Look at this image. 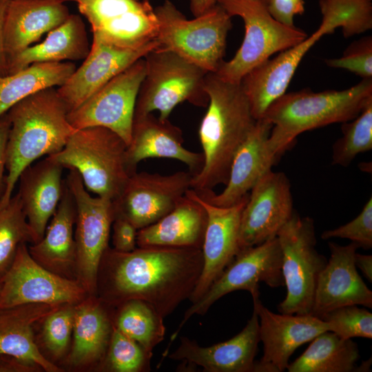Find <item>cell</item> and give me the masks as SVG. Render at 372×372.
Here are the masks:
<instances>
[{"label":"cell","mask_w":372,"mask_h":372,"mask_svg":"<svg viewBox=\"0 0 372 372\" xmlns=\"http://www.w3.org/2000/svg\"><path fill=\"white\" fill-rule=\"evenodd\" d=\"M207 223L205 208L187 192L168 214L138 230L137 247L201 249Z\"/></svg>","instance_id":"cell-29"},{"label":"cell","mask_w":372,"mask_h":372,"mask_svg":"<svg viewBox=\"0 0 372 372\" xmlns=\"http://www.w3.org/2000/svg\"><path fill=\"white\" fill-rule=\"evenodd\" d=\"M145 74V62L141 58L68 112L69 123L75 130L95 126L110 129L128 145L136 98Z\"/></svg>","instance_id":"cell-14"},{"label":"cell","mask_w":372,"mask_h":372,"mask_svg":"<svg viewBox=\"0 0 372 372\" xmlns=\"http://www.w3.org/2000/svg\"><path fill=\"white\" fill-rule=\"evenodd\" d=\"M63 169L61 165L47 156L27 167L19 178L18 194L35 242L43 236L61 198Z\"/></svg>","instance_id":"cell-26"},{"label":"cell","mask_w":372,"mask_h":372,"mask_svg":"<svg viewBox=\"0 0 372 372\" xmlns=\"http://www.w3.org/2000/svg\"><path fill=\"white\" fill-rule=\"evenodd\" d=\"M322 16H331L339 23L344 37L372 28V0H319Z\"/></svg>","instance_id":"cell-38"},{"label":"cell","mask_w":372,"mask_h":372,"mask_svg":"<svg viewBox=\"0 0 372 372\" xmlns=\"http://www.w3.org/2000/svg\"><path fill=\"white\" fill-rule=\"evenodd\" d=\"M203 265L201 249L136 247L130 252L108 247L102 258L97 293L114 307L139 299L164 318L189 299Z\"/></svg>","instance_id":"cell-1"},{"label":"cell","mask_w":372,"mask_h":372,"mask_svg":"<svg viewBox=\"0 0 372 372\" xmlns=\"http://www.w3.org/2000/svg\"><path fill=\"white\" fill-rule=\"evenodd\" d=\"M320 319L327 322L329 331L343 339L372 338V313L358 305L335 309Z\"/></svg>","instance_id":"cell-39"},{"label":"cell","mask_w":372,"mask_h":372,"mask_svg":"<svg viewBox=\"0 0 372 372\" xmlns=\"http://www.w3.org/2000/svg\"><path fill=\"white\" fill-rule=\"evenodd\" d=\"M10 123L7 112L0 117V199L5 189L7 143Z\"/></svg>","instance_id":"cell-45"},{"label":"cell","mask_w":372,"mask_h":372,"mask_svg":"<svg viewBox=\"0 0 372 372\" xmlns=\"http://www.w3.org/2000/svg\"><path fill=\"white\" fill-rule=\"evenodd\" d=\"M323 240L333 238H346L356 243L359 247L369 249L372 247V198L371 197L362 211L348 223L335 229L324 231Z\"/></svg>","instance_id":"cell-42"},{"label":"cell","mask_w":372,"mask_h":372,"mask_svg":"<svg viewBox=\"0 0 372 372\" xmlns=\"http://www.w3.org/2000/svg\"><path fill=\"white\" fill-rule=\"evenodd\" d=\"M75 220L74 200L64 180L61 198L43 236L28 247L30 256L37 263L70 279H76Z\"/></svg>","instance_id":"cell-28"},{"label":"cell","mask_w":372,"mask_h":372,"mask_svg":"<svg viewBox=\"0 0 372 372\" xmlns=\"http://www.w3.org/2000/svg\"><path fill=\"white\" fill-rule=\"evenodd\" d=\"M158 48L172 51L207 72L215 73L225 54L231 16L218 3L188 19L169 0L154 8Z\"/></svg>","instance_id":"cell-6"},{"label":"cell","mask_w":372,"mask_h":372,"mask_svg":"<svg viewBox=\"0 0 372 372\" xmlns=\"http://www.w3.org/2000/svg\"><path fill=\"white\" fill-rule=\"evenodd\" d=\"M93 37L130 49L158 45V23L149 0H75Z\"/></svg>","instance_id":"cell-13"},{"label":"cell","mask_w":372,"mask_h":372,"mask_svg":"<svg viewBox=\"0 0 372 372\" xmlns=\"http://www.w3.org/2000/svg\"><path fill=\"white\" fill-rule=\"evenodd\" d=\"M250 192L240 217V249L276 237L294 212L291 184L283 172L267 171Z\"/></svg>","instance_id":"cell-16"},{"label":"cell","mask_w":372,"mask_h":372,"mask_svg":"<svg viewBox=\"0 0 372 372\" xmlns=\"http://www.w3.org/2000/svg\"><path fill=\"white\" fill-rule=\"evenodd\" d=\"M127 147L111 130L88 127L76 130L61 151L48 157L77 172L87 191L113 200L130 176L125 162Z\"/></svg>","instance_id":"cell-5"},{"label":"cell","mask_w":372,"mask_h":372,"mask_svg":"<svg viewBox=\"0 0 372 372\" xmlns=\"http://www.w3.org/2000/svg\"><path fill=\"white\" fill-rule=\"evenodd\" d=\"M68 114L54 87L28 96L7 112L10 123L6 149L8 174L0 207L9 202L20 174L27 167L65 146L76 130L69 123Z\"/></svg>","instance_id":"cell-3"},{"label":"cell","mask_w":372,"mask_h":372,"mask_svg":"<svg viewBox=\"0 0 372 372\" xmlns=\"http://www.w3.org/2000/svg\"><path fill=\"white\" fill-rule=\"evenodd\" d=\"M74 200L76 220V279L89 296L97 294L99 271L108 247L114 219L112 200L92 196L77 172L70 170L65 180Z\"/></svg>","instance_id":"cell-11"},{"label":"cell","mask_w":372,"mask_h":372,"mask_svg":"<svg viewBox=\"0 0 372 372\" xmlns=\"http://www.w3.org/2000/svg\"><path fill=\"white\" fill-rule=\"evenodd\" d=\"M153 353L127 337L114 326L101 369L112 372H147Z\"/></svg>","instance_id":"cell-37"},{"label":"cell","mask_w":372,"mask_h":372,"mask_svg":"<svg viewBox=\"0 0 372 372\" xmlns=\"http://www.w3.org/2000/svg\"><path fill=\"white\" fill-rule=\"evenodd\" d=\"M331 68L349 70L362 79H372V37L352 42L341 56L325 60Z\"/></svg>","instance_id":"cell-41"},{"label":"cell","mask_w":372,"mask_h":372,"mask_svg":"<svg viewBox=\"0 0 372 372\" xmlns=\"http://www.w3.org/2000/svg\"><path fill=\"white\" fill-rule=\"evenodd\" d=\"M74 305L63 304L42 320V339L53 357L60 358L68 350L72 337Z\"/></svg>","instance_id":"cell-40"},{"label":"cell","mask_w":372,"mask_h":372,"mask_svg":"<svg viewBox=\"0 0 372 372\" xmlns=\"http://www.w3.org/2000/svg\"><path fill=\"white\" fill-rule=\"evenodd\" d=\"M371 100L372 79H362L343 90L315 92L304 89L285 92L267 107L262 116L273 125L268 147L278 156L301 133L351 121Z\"/></svg>","instance_id":"cell-4"},{"label":"cell","mask_w":372,"mask_h":372,"mask_svg":"<svg viewBox=\"0 0 372 372\" xmlns=\"http://www.w3.org/2000/svg\"><path fill=\"white\" fill-rule=\"evenodd\" d=\"M59 1H61L63 3H65V2H67V1H75V0H59Z\"/></svg>","instance_id":"cell-50"},{"label":"cell","mask_w":372,"mask_h":372,"mask_svg":"<svg viewBox=\"0 0 372 372\" xmlns=\"http://www.w3.org/2000/svg\"><path fill=\"white\" fill-rule=\"evenodd\" d=\"M11 0H0V75L7 74V63L3 50V30Z\"/></svg>","instance_id":"cell-46"},{"label":"cell","mask_w":372,"mask_h":372,"mask_svg":"<svg viewBox=\"0 0 372 372\" xmlns=\"http://www.w3.org/2000/svg\"><path fill=\"white\" fill-rule=\"evenodd\" d=\"M192 178L189 171L167 175L136 172L112 200L114 216L125 218L138 230L147 227L176 206L191 188Z\"/></svg>","instance_id":"cell-15"},{"label":"cell","mask_w":372,"mask_h":372,"mask_svg":"<svg viewBox=\"0 0 372 372\" xmlns=\"http://www.w3.org/2000/svg\"><path fill=\"white\" fill-rule=\"evenodd\" d=\"M70 14L68 8L59 0H11L3 40L7 65Z\"/></svg>","instance_id":"cell-25"},{"label":"cell","mask_w":372,"mask_h":372,"mask_svg":"<svg viewBox=\"0 0 372 372\" xmlns=\"http://www.w3.org/2000/svg\"><path fill=\"white\" fill-rule=\"evenodd\" d=\"M355 265L364 276V277L371 282L372 281V256L360 254L357 252L354 256Z\"/></svg>","instance_id":"cell-48"},{"label":"cell","mask_w":372,"mask_h":372,"mask_svg":"<svg viewBox=\"0 0 372 372\" xmlns=\"http://www.w3.org/2000/svg\"><path fill=\"white\" fill-rule=\"evenodd\" d=\"M266 9L277 21L293 26V19L304 12V0H262Z\"/></svg>","instance_id":"cell-44"},{"label":"cell","mask_w":372,"mask_h":372,"mask_svg":"<svg viewBox=\"0 0 372 372\" xmlns=\"http://www.w3.org/2000/svg\"><path fill=\"white\" fill-rule=\"evenodd\" d=\"M90 50L83 21L79 15L70 14L62 24L49 32L42 42L28 47L12 59L8 63L7 74L35 63L85 59Z\"/></svg>","instance_id":"cell-31"},{"label":"cell","mask_w":372,"mask_h":372,"mask_svg":"<svg viewBox=\"0 0 372 372\" xmlns=\"http://www.w3.org/2000/svg\"><path fill=\"white\" fill-rule=\"evenodd\" d=\"M145 74L136 98L134 116L153 112L167 119L180 103L188 102L207 107L209 98L205 91L208 73L176 53L156 47L145 56Z\"/></svg>","instance_id":"cell-7"},{"label":"cell","mask_w":372,"mask_h":372,"mask_svg":"<svg viewBox=\"0 0 372 372\" xmlns=\"http://www.w3.org/2000/svg\"><path fill=\"white\" fill-rule=\"evenodd\" d=\"M183 142L182 130L168 118L161 120L152 113L134 116L125 153L130 174L136 172L139 162L150 158L178 160L188 167L193 176L198 174L203 165V155L187 149Z\"/></svg>","instance_id":"cell-23"},{"label":"cell","mask_w":372,"mask_h":372,"mask_svg":"<svg viewBox=\"0 0 372 372\" xmlns=\"http://www.w3.org/2000/svg\"><path fill=\"white\" fill-rule=\"evenodd\" d=\"M273 125L262 118L240 145L231 163L229 178L220 194L213 190L197 193L205 200L218 207H229L249 194L257 181L276 163L278 156L269 150L267 140ZM194 190V189H193Z\"/></svg>","instance_id":"cell-24"},{"label":"cell","mask_w":372,"mask_h":372,"mask_svg":"<svg viewBox=\"0 0 372 372\" xmlns=\"http://www.w3.org/2000/svg\"><path fill=\"white\" fill-rule=\"evenodd\" d=\"M252 298L263 344V355L256 361L255 372L285 371L298 347L329 330L327 322L312 314L275 313L262 303L260 296Z\"/></svg>","instance_id":"cell-17"},{"label":"cell","mask_w":372,"mask_h":372,"mask_svg":"<svg viewBox=\"0 0 372 372\" xmlns=\"http://www.w3.org/2000/svg\"><path fill=\"white\" fill-rule=\"evenodd\" d=\"M260 342L259 320L254 309L243 329L232 338L209 347H201L187 337L168 354L171 360H183L189 367L198 366L207 372H255V357Z\"/></svg>","instance_id":"cell-22"},{"label":"cell","mask_w":372,"mask_h":372,"mask_svg":"<svg viewBox=\"0 0 372 372\" xmlns=\"http://www.w3.org/2000/svg\"><path fill=\"white\" fill-rule=\"evenodd\" d=\"M158 45L140 49L118 47L93 37L82 65L56 89L68 112L76 109L113 77Z\"/></svg>","instance_id":"cell-20"},{"label":"cell","mask_w":372,"mask_h":372,"mask_svg":"<svg viewBox=\"0 0 372 372\" xmlns=\"http://www.w3.org/2000/svg\"><path fill=\"white\" fill-rule=\"evenodd\" d=\"M37 369H39L22 363L14 358L0 356V372H32Z\"/></svg>","instance_id":"cell-47"},{"label":"cell","mask_w":372,"mask_h":372,"mask_svg":"<svg viewBox=\"0 0 372 372\" xmlns=\"http://www.w3.org/2000/svg\"><path fill=\"white\" fill-rule=\"evenodd\" d=\"M205 91L209 101L198 128L203 165L191 183L197 193L227 183L234 157L257 121L240 83L225 81L208 72Z\"/></svg>","instance_id":"cell-2"},{"label":"cell","mask_w":372,"mask_h":372,"mask_svg":"<svg viewBox=\"0 0 372 372\" xmlns=\"http://www.w3.org/2000/svg\"><path fill=\"white\" fill-rule=\"evenodd\" d=\"M187 192L205 208L207 223L202 253L203 265L198 281L189 298L196 302L219 277L240 251L239 230L241 214L249 194L229 207L216 206L200 197L192 188Z\"/></svg>","instance_id":"cell-18"},{"label":"cell","mask_w":372,"mask_h":372,"mask_svg":"<svg viewBox=\"0 0 372 372\" xmlns=\"http://www.w3.org/2000/svg\"><path fill=\"white\" fill-rule=\"evenodd\" d=\"M76 68L71 61L35 63L16 73L0 75V117L28 96L61 86Z\"/></svg>","instance_id":"cell-33"},{"label":"cell","mask_w":372,"mask_h":372,"mask_svg":"<svg viewBox=\"0 0 372 372\" xmlns=\"http://www.w3.org/2000/svg\"><path fill=\"white\" fill-rule=\"evenodd\" d=\"M60 306L28 304L0 309V356L14 358L47 372L61 371L41 353L33 331L37 322Z\"/></svg>","instance_id":"cell-27"},{"label":"cell","mask_w":372,"mask_h":372,"mask_svg":"<svg viewBox=\"0 0 372 372\" xmlns=\"http://www.w3.org/2000/svg\"><path fill=\"white\" fill-rule=\"evenodd\" d=\"M231 17L244 21L245 37L240 48L229 61H223L215 74L222 80L240 83L253 68L276 52L290 48L307 37L295 25H284L268 12L262 0H218Z\"/></svg>","instance_id":"cell-8"},{"label":"cell","mask_w":372,"mask_h":372,"mask_svg":"<svg viewBox=\"0 0 372 372\" xmlns=\"http://www.w3.org/2000/svg\"><path fill=\"white\" fill-rule=\"evenodd\" d=\"M113 249L119 252H130L136 248L138 229L127 219L114 216L112 225Z\"/></svg>","instance_id":"cell-43"},{"label":"cell","mask_w":372,"mask_h":372,"mask_svg":"<svg viewBox=\"0 0 372 372\" xmlns=\"http://www.w3.org/2000/svg\"><path fill=\"white\" fill-rule=\"evenodd\" d=\"M113 307L96 296L74 305L70 363L82 366L102 362L113 330Z\"/></svg>","instance_id":"cell-30"},{"label":"cell","mask_w":372,"mask_h":372,"mask_svg":"<svg viewBox=\"0 0 372 372\" xmlns=\"http://www.w3.org/2000/svg\"><path fill=\"white\" fill-rule=\"evenodd\" d=\"M282 251V273L287 294L281 313L311 314L319 276L327 259L316 248L314 220L293 212L277 234Z\"/></svg>","instance_id":"cell-9"},{"label":"cell","mask_w":372,"mask_h":372,"mask_svg":"<svg viewBox=\"0 0 372 372\" xmlns=\"http://www.w3.org/2000/svg\"><path fill=\"white\" fill-rule=\"evenodd\" d=\"M218 3V0H190V10L196 17L200 16Z\"/></svg>","instance_id":"cell-49"},{"label":"cell","mask_w":372,"mask_h":372,"mask_svg":"<svg viewBox=\"0 0 372 372\" xmlns=\"http://www.w3.org/2000/svg\"><path fill=\"white\" fill-rule=\"evenodd\" d=\"M337 26L322 19L319 28L298 44L280 52L253 68L240 84L256 120L262 118L267 107L283 95L306 53L324 35L332 34Z\"/></svg>","instance_id":"cell-19"},{"label":"cell","mask_w":372,"mask_h":372,"mask_svg":"<svg viewBox=\"0 0 372 372\" xmlns=\"http://www.w3.org/2000/svg\"><path fill=\"white\" fill-rule=\"evenodd\" d=\"M35 242L32 231L22 208L18 192L0 207V275L14 260L21 243Z\"/></svg>","instance_id":"cell-35"},{"label":"cell","mask_w":372,"mask_h":372,"mask_svg":"<svg viewBox=\"0 0 372 372\" xmlns=\"http://www.w3.org/2000/svg\"><path fill=\"white\" fill-rule=\"evenodd\" d=\"M342 136L333 145L332 164L347 167L355 157L372 149V100L351 121L342 123Z\"/></svg>","instance_id":"cell-36"},{"label":"cell","mask_w":372,"mask_h":372,"mask_svg":"<svg viewBox=\"0 0 372 372\" xmlns=\"http://www.w3.org/2000/svg\"><path fill=\"white\" fill-rule=\"evenodd\" d=\"M0 309L28 304H76L89 296L76 279L59 276L40 265L21 243L1 276Z\"/></svg>","instance_id":"cell-12"},{"label":"cell","mask_w":372,"mask_h":372,"mask_svg":"<svg viewBox=\"0 0 372 372\" xmlns=\"http://www.w3.org/2000/svg\"><path fill=\"white\" fill-rule=\"evenodd\" d=\"M1 276L0 275V290H1Z\"/></svg>","instance_id":"cell-51"},{"label":"cell","mask_w":372,"mask_h":372,"mask_svg":"<svg viewBox=\"0 0 372 372\" xmlns=\"http://www.w3.org/2000/svg\"><path fill=\"white\" fill-rule=\"evenodd\" d=\"M330 258L320 273L311 314L321 318L327 312L348 305L372 308V291L359 275L354 256L359 246L329 242Z\"/></svg>","instance_id":"cell-21"},{"label":"cell","mask_w":372,"mask_h":372,"mask_svg":"<svg viewBox=\"0 0 372 372\" xmlns=\"http://www.w3.org/2000/svg\"><path fill=\"white\" fill-rule=\"evenodd\" d=\"M260 282L272 288L285 286L282 251L277 236L260 245L240 250L207 291L185 311L163 355L169 353V347L193 315H205L218 300L234 291L246 290L252 298L260 296Z\"/></svg>","instance_id":"cell-10"},{"label":"cell","mask_w":372,"mask_h":372,"mask_svg":"<svg viewBox=\"0 0 372 372\" xmlns=\"http://www.w3.org/2000/svg\"><path fill=\"white\" fill-rule=\"evenodd\" d=\"M114 326L123 334L153 353L165 338L164 317L149 303L131 299L114 307Z\"/></svg>","instance_id":"cell-34"},{"label":"cell","mask_w":372,"mask_h":372,"mask_svg":"<svg viewBox=\"0 0 372 372\" xmlns=\"http://www.w3.org/2000/svg\"><path fill=\"white\" fill-rule=\"evenodd\" d=\"M309 347L292 363L289 372H353L360 359L358 344L327 331L314 338Z\"/></svg>","instance_id":"cell-32"}]
</instances>
